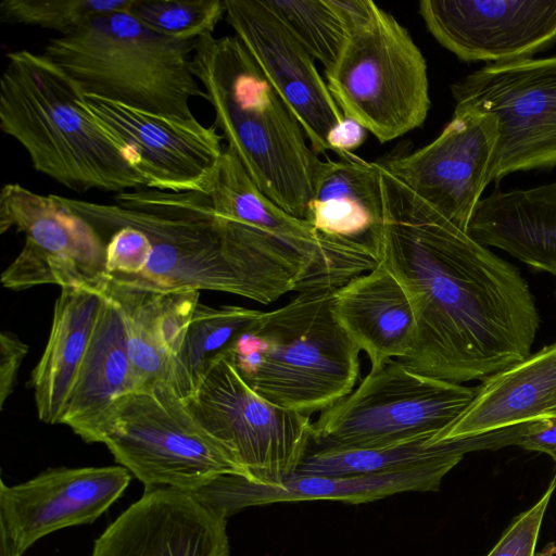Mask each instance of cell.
I'll list each match as a JSON object with an SVG mask.
<instances>
[{
    "mask_svg": "<svg viewBox=\"0 0 556 556\" xmlns=\"http://www.w3.org/2000/svg\"><path fill=\"white\" fill-rule=\"evenodd\" d=\"M382 224L375 243L416 319L413 369L464 383L530 355L540 316L516 266L473 239L378 162Z\"/></svg>",
    "mask_w": 556,
    "mask_h": 556,
    "instance_id": "obj_1",
    "label": "cell"
},
{
    "mask_svg": "<svg viewBox=\"0 0 556 556\" xmlns=\"http://www.w3.org/2000/svg\"><path fill=\"white\" fill-rule=\"evenodd\" d=\"M102 235L129 226L143 231L152 252L144 269L119 288L173 293L219 291L270 304L289 291L315 288L308 263L261 231L218 215L197 192L138 188L103 204L56 195Z\"/></svg>",
    "mask_w": 556,
    "mask_h": 556,
    "instance_id": "obj_2",
    "label": "cell"
},
{
    "mask_svg": "<svg viewBox=\"0 0 556 556\" xmlns=\"http://www.w3.org/2000/svg\"><path fill=\"white\" fill-rule=\"evenodd\" d=\"M85 93L43 53L10 52L0 83L1 130L37 172L75 192L148 188L137 155L102 128Z\"/></svg>",
    "mask_w": 556,
    "mask_h": 556,
    "instance_id": "obj_3",
    "label": "cell"
},
{
    "mask_svg": "<svg viewBox=\"0 0 556 556\" xmlns=\"http://www.w3.org/2000/svg\"><path fill=\"white\" fill-rule=\"evenodd\" d=\"M192 74L214 110V126L251 180L279 207L306 220L323 161L304 129L236 36L195 40Z\"/></svg>",
    "mask_w": 556,
    "mask_h": 556,
    "instance_id": "obj_4",
    "label": "cell"
},
{
    "mask_svg": "<svg viewBox=\"0 0 556 556\" xmlns=\"http://www.w3.org/2000/svg\"><path fill=\"white\" fill-rule=\"evenodd\" d=\"M334 290H306L262 312L226 357L261 396L312 415L348 395L359 374V352L338 323Z\"/></svg>",
    "mask_w": 556,
    "mask_h": 556,
    "instance_id": "obj_5",
    "label": "cell"
},
{
    "mask_svg": "<svg viewBox=\"0 0 556 556\" xmlns=\"http://www.w3.org/2000/svg\"><path fill=\"white\" fill-rule=\"evenodd\" d=\"M194 45L156 33L126 9L94 16L74 33L52 38L43 54L86 93L193 119L190 99L205 98L191 71Z\"/></svg>",
    "mask_w": 556,
    "mask_h": 556,
    "instance_id": "obj_6",
    "label": "cell"
},
{
    "mask_svg": "<svg viewBox=\"0 0 556 556\" xmlns=\"http://www.w3.org/2000/svg\"><path fill=\"white\" fill-rule=\"evenodd\" d=\"M83 440L103 443L146 490L174 488L191 493L222 476L243 477L229 452L165 383L117 399Z\"/></svg>",
    "mask_w": 556,
    "mask_h": 556,
    "instance_id": "obj_7",
    "label": "cell"
},
{
    "mask_svg": "<svg viewBox=\"0 0 556 556\" xmlns=\"http://www.w3.org/2000/svg\"><path fill=\"white\" fill-rule=\"evenodd\" d=\"M476 388L426 376L394 359L313 422L311 448H369L430 441L467 408Z\"/></svg>",
    "mask_w": 556,
    "mask_h": 556,
    "instance_id": "obj_8",
    "label": "cell"
},
{
    "mask_svg": "<svg viewBox=\"0 0 556 556\" xmlns=\"http://www.w3.org/2000/svg\"><path fill=\"white\" fill-rule=\"evenodd\" d=\"M325 76L342 114L381 143L421 126L431 105L421 51L407 29L380 8L367 25L351 34Z\"/></svg>",
    "mask_w": 556,
    "mask_h": 556,
    "instance_id": "obj_9",
    "label": "cell"
},
{
    "mask_svg": "<svg viewBox=\"0 0 556 556\" xmlns=\"http://www.w3.org/2000/svg\"><path fill=\"white\" fill-rule=\"evenodd\" d=\"M185 402L254 484H280L296 472L312 446L311 417L261 396L226 356L210 367Z\"/></svg>",
    "mask_w": 556,
    "mask_h": 556,
    "instance_id": "obj_10",
    "label": "cell"
},
{
    "mask_svg": "<svg viewBox=\"0 0 556 556\" xmlns=\"http://www.w3.org/2000/svg\"><path fill=\"white\" fill-rule=\"evenodd\" d=\"M451 91L455 105L497 122L491 182L556 166V54L488 64L455 81Z\"/></svg>",
    "mask_w": 556,
    "mask_h": 556,
    "instance_id": "obj_11",
    "label": "cell"
},
{
    "mask_svg": "<svg viewBox=\"0 0 556 556\" xmlns=\"http://www.w3.org/2000/svg\"><path fill=\"white\" fill-rule=\"evenodd\" d=\"M10 228L24 233L25 244L2 273L5 288H98L105 271L106 242L55 194L41 195L20 184L4 185L0 194V232Z\"/></svg>",
    "mask_w": 556,
    "mask_h": 556,
    "instance_id": "obj_12",
    "label": "cell"
},
{
    "mask_svg": "<svg viewBox=\"0 0 556 556\" xmlns=\"http://www.w3.org/2000/svg\"><path fill=\"white\" fill-rule=\"evenodd\" d=\"M498 139L492 114L455 105L442 132L429 144L380 164L463 230L491 182Z\"/></svg>",
    "mask_w": 556,
    "mask_h": 556,
    "instance_id": "obj_13",
    "label": "cell"
},
{
    "mask_svg": "<svg viewBox=\"0 0 556 556\" xmlns=\"http://www.w3.org/2000/svg\"><path fill=\"white\" fill-rule=\"evenodd\" d=\"M85 101L102 128L137 155L148 188L207 195L225 150L214 125L137 110L90 93H85Z\"/></svg>",
    "mask_w": 556,
    "mask_h": 556,
    "instance_id": "obj_14",
    "label": "cell"
},
{
    "mask_svg": "<svg viewBox=\"0 0 556 556\" xmlns=\"http://www.w3.org/2000/svg\"><path fill=\"white\" fill-rule=\"evenodd\" d=\"M226 21L302 125L311 148L328 150L330 129L344 117L314 58L264 0H224Z\"/></svg>",
    "mask_w": 556,
    "mask_h": 556,
    "instance_id": "obj_15",
    "label": "cell"
},
{
    "mask_svg": "<svg viewBox=\"0 0 556 556\" xmlns=\"http://www.w3.org/2000/svg\"><path fill=\"white\" fill-rule=\"evenodd\" d=\"M206 197L218 215L255 228L307 262L323 289L336 290L378 265L369 245L326 237L307 220L275 204L254 185L228 148Z\"/></svg>",
    "mask_w": 556,
    "mask_h": 556,
    "instance_id": "obj_16",
    "label": "cell"
},
{
    "mask_svg": "<svg viewBox=\"0 0 556 556\" xmlns=\"http://www.w3.org/2000/svg\"><path fill=\"white\" fill-rule=\"evenodd\" d=\"M419 14L464 62L529 59L556 42V0H422Z\"/></svg>",
    "mask_w": 556,
    "mask_h": 556,
    "instance_id": "obj_17",
    "label": "cell"
},
{
    "mask_svg": "<svg viewBox=\"0 0 556 556\" xmlns=\"http://www.w3.org/2000/svg\"><path fill=\"white\" fill-rule=\"evenodd\" d=\"M131 480L123 466L54 468L12 486L1 482L2 546L17 556L42 536L99 518Z\"/></svg>",
    "mask_w": 556,
    "mask_h": 556,
    "instance_id": "obj_18",
    "label": "cell"
},
{
    "mask_svg": "<svg viewBox=\"0 0 556 556\" xmlns=\"http://www.w3.org/2000/svg\"><path fill=\"white\" fill-rule=\"evenodd\" d=\"M226 519L189 492L146 490L94 541L90 556H229Z\"/></svg>",
    "mask_w": 556,
    "mask_h": 556,
    "instance_id": "obj_19",
    "label": "cell"
},
{
    "mask_svg": "<svg viewBox=\"0 0 556 556\" xmlns=\"http://www.w3.org/2000/svg\"><path fill=\"white\" fill-rule=\"evenodd\" d=\"M466 453L455 452L403 470L353 476L296 475L277 485L254 484L226 475L191 492L200 502L226 517L251 506L303 501L364 504L403 492L438 491L445 475Z\"/></svg>",
    "mask_w": 556,
    "mask_h": 556,
    "instance_id": "obj_20",
    "label": "cell"
},
{
    "mask_svg": "<svg viewBox=\"0 0 556 556\" xmlns=\"http://www.w3.org/2000/svg\"><path fill=\"white\" fill-rule=\"evenodd\" d=\"M542 419H556V343L482 380L467 408L428 443L469 439Z\"/></svg>",
    "mask_w": 556,
    "mask_h": 556,
    "instance_id": "obj_21",
    "label": "cell"
},
{
    "mask_svg": "<svg viewBox=\"0 0 556 556\" xmlns=\"http://www.w3.org/2000/svg\"><path fill=\"white\" fill-rule=\"evenodd\" d=\"M331 307L350 339L366 353L370 369L410 353L415 313L406 291L382 264L336 289Z\"/></svg>",
    "mask_w": 556,
    "mask_h": 556,
    "instance_id": "obj_22",
    "label": "cell"
},
{
    "mask_svg": "<svg viewBox=\"0 0 556 556\" xmlns=\"http://www.w3.org/2000/svg\"><path fill=\"white\" fill-rule=\"evenodd\" d=\"M467 232L556 278V181L493 191L478 203Z\"/></svg>",
    "mask_w": 556,
    "mask_h": 556,
    "instance_id": "obj_23",
    "label": "cell"
},
{
    "mask_svg": "<svg viewBox=\"0 0 556 556\" xmlns=\"http://www.w3.org/2000/svg\"><path fill=\"white\" fill-rule=\"evenodd\" d=\"M97 291L114 299L123 312L128 353L139 389L152 383L170 387L200 292H143L103 280Z\"/></svg>",
    "mask_w": 556,
    "mask_h": 556,
    "instance_id": "obj_24",
    "label": "cell"
},
{
    "mask_svg": "<svg viewBox=\"0 0 556 556\" xmlns=\"http://www.w3.org/2000/svg\"><path fill=\"white\" fill-rule=\"evenodd\" d=\"M100 293L99 316L61 419L81 439L117 399L139 389L123 312L114 299Z\"/></svg>",
    "mask_w": 556,
    "mask_h": 556,
    "instance_id": "obj_25",
    "label": "cell"
},
{
    "mask_svg": "<svg viewBox=\"0 0 556 556\" xmlns=\"http://www.w3.org/2000/svg\"><path fill=\"white\" fill-rule=\"evenodd\" d=\"M306 220L326 237L361 242L375 251L382 224L378 163L354 153L323 161Z\"/></svg>",
    "mask_w": 556,
    "mask_h": 556,
    "instance_id": "obj_26",
    "label": "cell"
},
{
    "mask_svg": "<svg viewBox=\"0 0 556 556\" xmlns=\"http://www.w3.org/2000/svg\"><path fill=\"white\" fill-rule=\"evenodd\" d=\"M102 301V294L91 288H61L47 345L31 374L37 414L46 424H61Z\"/></svg>",
    "mask_w": 556,
    "mask_h": 556,
    "instance_id": "obj_27",
    "label": "cell"
},
{
    "mask_svg": "<svg viewBox=\"0 0 556 556\" xmlns=\"http://www.w3.org/2000/svg\"><path fill=\"white\" fill-rule=\"evenodd\" d=\"M261 314L262 311L243 306L212 307L199 302L174 366L170 388L181 399L189 397L210 367L226 356Z\"/></svg>",
    "mask_w": 556,
    "mask_h": 556,
    "instance_id": "obj_28",
    "label": "cell"
},
{
    "mask_svg": "<svg viewBox=\"0 0 556 556\" xmlns=\"http://www.w3.org/2000/svg\"><path fill=\"white\" fill-rule=\"evenodd\" d=\"M480 450L478 437L429 444L414 441L369 448H309L296 475L353 476L407 469L455 452Z\"/></svg>",
    "mask_w": 556,
    "mask_h": 556,
    "instance_id": "obj_29",
    "label": "cell"
},
{
    "mask_svg": "<svg viewBox=\"0 0 556 556\" xmlns=\"http://www.w3.org/2000/svg\"><path fill=\"white\" fill-rule=\"evenodd\" d=\"M325 72L334 66L351 33L332 0H264Z\"/></svg>",
    "mask_w": 556,
    "mask_h": 556,
    "instance_id": "obj_30",
    "label": "cell"
},
{
    "mask_svg": "<svg viewBox=\"0 0 556 556\" xmlns=\"http://www.w3.org/2000/svg\"><path fill=\"white\" fill-rule=\"evenodd\" d=\"M131 0H3L0 21L51 29L67 36L92 17L126 10Z\"/></svg>",
    "mask_w": 556,
    "mask_h": 556,
    "instance_id": "obj_31",
    "label": "cell"
},
{
    "mask_svg": "<svg viewBox=\"0 0 556 556\" xmlns=\"http://www.w3.org/2000/svg\"><path fill=\"white\" fill-rule=\"evenodd\" d=\"M127 11L159 34L197 40L213 34L225 4L224 0H131Z\"/></svg>",
    "mask_w": 556,
    "mask_h": 556,
    "instance_id": "obj_32",
    "label": "cell"
},
{
    "mask_svg": "<svg viewBox=\"0 0 556 556\" xmlns=\"http://www.w3.org/2000/svg\"><path fill=\"white\" fill-rule=\"evenodd\" d=\"M152 252L149 237L140 229L124 226L109 235L105 244L106 281H119L141 273Z\"/></svg>",
    "mask_w": 556,
    "mask_h": 556,
    "instance_id": "obj_33",
    "label": "cell"
},
{
    "mask_svg": "<svg viewBox=\"0 0 556 556\" xmlns=\"http://www.w3.org/2000/svg\"><path fill=\"white\" fill-rule=\"evenodd\" d=\"M555 489L554 479L540 500L510 523L486 556H535L542 521Z\"/></svg>",
    "mask_w": 556,
    "mask_h": 556,
    "instance_id": "obj_34",
    "label": "cell"
},
{
    "mask_svg": "<svg viewBox=\"0 0 556 556\" xmlns=\"http://www.w3.org/2000/svg\"><path fill=\"white\" fill-rule=\"evenodd\" d=\"M28 346L10 331L0 333V408L15 387L17 372L26 356Z\"/></svg>",
    "mask_w": 556,
    "mask_h": 556,
    "instance_id": "obj_35",
    "label": "cell"
},
{
    "mask_svg": "<svg viewBox=\"0 0 556 556\" xmlns=\"http://www.w3.org/2000/svg\"><path fill=\"white\" fill-rule=\"evenodd\" d=\"M367 130L358 122L344 116L341 122L336 124L327 136L329 150L336 152L339 156L353 153L366 140Z\"/></svg>",
    "mask_w": 556,
    "mask_h": 556,
    "instance_id": "obj_36",
    "label": "cell"
},
{
    "mask_svg": "<svg viewBox=\"0 0 556 556\" xmlns=\"http://www.w3.org/2000/svg\"><path fill=\"white\" fill-rule=\"evenodd\" d=\"M518 445L528 451L545 454L556 451V419L533 421Z\"/></svg>",
    "mask_w": 556,
    "mask_h": 556,
    "instance_id": "obj_37",
    "label": "cell"
},
{
    "mask_svg": "<svg viewBox=\"0 0 556 556\" xmlns=\"http://www.w3.org/2000/svg\"><path fill=\"white\" fill-rule=\"evenodd\" d=\"M548 456H551V458L554 460L555 465H556V451H553L551 452L549 454H547Z\"/></svg>",
    "mask_w": 556,
    "mask_h": 556,
    "instance_id": "obj_38",
    "label": "cell"
}]
</instances>
